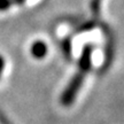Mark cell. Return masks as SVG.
Masks as SVG:
<instances>
[{
    "label": "cell",
    "mask_w": 124,
    "mask_h": 124,
    "mask_svg": "<svg viewBox=\"0 0 124 124\" xmlns=\"http://www.w3.org/2000/svg\"><path fill=\"white\" fill-rule=\"evenodd\" d=\"M2 64H4V62H2V59L0 58V74H1V71H2Z\"/></svg>",
    "instance_id": "obj_6"
},
{
    "label": "cell",
    "mask_w": 124,
    "mask_h": 124,
    "mask_svg": "<svg viewBox=\"0 0 124 124\" xmlns=\"http://www.w3.org/2000/svg\"><path fill=\"white\" fill-rule=\"evenodd\" d=\"M100 5H101V0H92L91 1V9L94 15H98L100 12Z\"/></svg>",
    "instance_id": "obj_4"
},
{
    "label": "cell",
    "mask_w": 124,
    "mask_h": 124,
    "mask_svg": "<svg viewBox=\"0 0 124 124\" xmlns=\"http://www.w3.org/2000/svg\"><path fill=\"white\" fill-rule=\"evenodd\" d=\"M10 0H0V10L7 9L8 7H10Z\"/></svg>",
    "instance_id": "obj_5"
},
{
    "label": "cell",
    "mask_w": 124,
    "mask_h": 124,
    "mask_svg": "<svg viewBox=\"0 0 124 124\" xmlns=\"http://www.w3.org/2000/svg\"><path fill=\"white\" fill-rule=\"evenodd\" d=\"M23 1L24 0H10V4H13V2H18L20 4V2H23Z\"/></svg>",
    "instance_id": "obj_7"
},
{
    "label": "cell",
    "mask_w": 124,
    "mask_h": 124,
    "mask_svg": "<svg viewBox=\"0 0 124 124\" xmlns=\"http://www.w3.org/2000/svg\"><path fill=\"white\" fill-rule=\"evenodd\" d=\"M85 74L79 71L78 74H76L72 79L70 80V83L68 84L67 89L63 91L61 97V102L62 105L64 106H70L72 102L75 101L76 97H77V93L79 92L80 86L83 84V80H84Z\"/></svg>",
    "instance_id": "obj_1"
},
{
    "label": "cell",
    "mask_w": 124,
    "mask_h": 124,
    "mask_svg": "<svg viewBox=\"0 0 124 124\" xmlns=\"http://www.w3.org/2000/svg\"><path fill=\"white\" fill-rule=\"evenodd\" d=\"M31 53L37 59L44 58L47 54V45L43 43V41H36L31 47Z\"/></svg>",
    "instance_id": "obj_3"
},
{
    "label": "cell",
    "mask_w": 124,
    "mask_h": 124,
    "mask_svg": "<svg viewBox=\"0 0 124 124\" xmlns=\"http://www.w3.org/2000/svg\"><path fill=\"white\" fill-rule=\"evenodd\" d=\"M92 47L90 45H86L84 48H83V52H82V55H80V60H79V71L82 72H89L91 67H92Z\"/></svg>",
    "instance_id": "obj_2"
}]
</instances>
